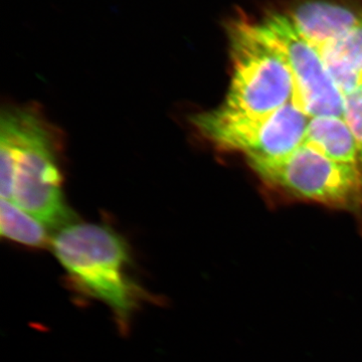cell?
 I'll return each instance as SVG.
<instances>
[{"instance_id": "1", "label": "cell", "mask_w": 362, "mask_h": 362, "mask_svg": "<svg viewBox=\"0 0 362 362\" xmlns=\"http://www.w3.org/2000/svg\"><path fill=\"white\" fill-rule=\"evenodd\" d=\"M0 194L61 230L77 221L66 204L57 159V142L40 113L8 107L0 118Z\"/></svg>"}, {"instance_id": "2", "label": "cell", "mask_w": 362, "mask_h": 362, "mask_svg": "<svg viewBox=\"0 0 362 362\" xmlns=\"http://www.w3.org/2000/svg\"><path fill=\"white\" fill-rule=\"evenodd\" d=\"M51 247L71 288L106 305L121 330L151 301L133 274L127 242L110 226L75 221L52 235Z\"/></svg>"}, {"instance_id": "3", "label": "cell", "mask_w": 362, "mask_h": 362, "mask_svg": "<svg viewBox=\"0 0 362 362\" xmlns=\"http://www.w3.org/2000/svg\"><path fill=\"white\" fill-rule=\"evenodd\" d=\"M228 35L233 74L221 107L233 113L261 116L292 102L295 81L290 66L259 37L251 21L245 18L230 21Z\"/></svg>"}, {"instance_id": "4", "label": "cell", "mask_w": 362, "mask_h": 362, "mask_svg": "<svg viewBox=\"0 0 362 362\" xmlns=\"http://www.w3.org/2000/svg\"><path fill=\"white\" fill-rule=\"evenodd\" d=\"M310 117L290 102L267 115L233 113L223 107L192 116V122L218 149L244 153L247 158H276L303 144Z\"/></svg>"}, {"instance_id": "5", "label": "cell", "mask_w": 362, "mask_h": 362, "mask_svg": "<svg viewBox=\"0 0 362 362\" xmlns=\"http://www.w3.org/2000/svg\"><path fill=\"white\" fill-rule=\"evenodd\" d=\"M247 161L265 182L298 199L338 207L362 202V171L332 160L307 145L287 156Z\"/></svg>"}, {"instance_id": "6", "label": "cell", "mask_w": 362, "mask_h": 362, "mask_svg": "<svg viewBox=\"0 0 362 362\" xmlns=\"http://www.w3.org/2000/svg\"><path fill=\"white\" fill-rule=\"evenodd\" d=\"M251 23L259 37L275 47L290 66L295 81L293 102L310 118L344 119V96L328 73L316 45L298 32L281 11Z\"/></svg>"}, {"instance_id": "7", "label": "cell", "mask_w": 362, "mask_h": 362, "mask_svg": "<svg viewBox=\"0 0 362 362\" xmlns=\"http://www.w3.org/2000/svg\"><path fill=\"white\" fill-rule=\"evenodd\" d=\"M343 96L362 87V6L337 35L315 44Z\"/></svg>"}, {"instance_id": "8", "label": "cell", "mask_w": 362, "mask_h": 362, "mask_svg": "<svg viewBox=\"0 0 362 362\" xmlns=\"http://www.w3.org/2000/svg\"><path fill=\"white\" fill-rule=\"evenodd\" d=\"M303 144L332 160L362 171L358 145L349 124L343 118L328 116L310 118Z\"/></svg>"}, {"instance_id": "9", "label": "cell", "mask_w": 362, "mask_h": 362, "mask_svg": "<svg viewBox=\"0 0 362 362\" xmlns=\"http://www.w3.org/2000/svg\"><path fill=\"white\" fill-rule=\"evenodd\" d=\"M0 233L2 237L30 247L51 246L49 228L13 202L1 199Z\"/></svg>"}, {"instance_id": "10", "label": "cell", "mask_w": 362, "mask_h": 362, "mask_svg": "<svg viewBox=\"0 0 362 362\" xmlns=\"http://www.w3.org/2000/svg\"><path fill=\"white\" fill-rule=\"evenodd\" d=\"M344 120L356 137L362 165V87L344 97Z\"/></svg>"}]
</instances>
